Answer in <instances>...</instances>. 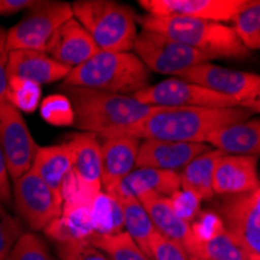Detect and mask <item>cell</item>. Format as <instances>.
Returning a JSON list of instances; mask_svg holds the SVG:
<instances>
[{
	"instance_id": "obj_1",
	"label": "cell",
	"mask_w": 260,
	"mask_h": 260,
	"mask_svg": "<svg viewBox=\"0 0 260 260\" xmlns=\"http://www.w3.org/2000/svg\"><path fill=\"white\" fill-rule=\"evenodd\" d=\"M75 112L74 126L99 139L125 136L131 128L162 108L144 105L133 95L83 87H61Z\"/></svg>"
},
{
	"instance_id": "obj_2",
	"label": "cell",
	"mask_w": 260,
	"mask_h": 260,
	"mask_svg": "<svg viewBox=\"0 0 260 260\" xmlns=\"http://www.w3.org/2000/svg\"><path fill=\"white\" fill-rule=\"evenodd\" d=\"M249 117L251 112L245 108H162L131 128L125 136L140 140L206 144L210 133L245 122Z\"/></svg>"
},
{
	"instance_id": "obj_3",
	"label": "cell",
	"mask_w": 260,
	"mask_h": 260,
	"mask_svg": "<svg viewBox=\"0 0 260 260\" xmlns=\"http://www.w3.org/2000/svg\"><path fill=\"white\" fill-rule=\"evenodd\" d=\"M137 25L172 38L210 59H246L251 52L228 23L176 17V16H137Z\"/></svg>"
},
{
	"instance_id": "obj_4",
	"label": "cell",
	"mask_w": 260,
	"mask_h": 260,
	"mask_svg": "<svg viewBox=\"0 0 260 260\" xmlns=\"http://www.w3.org/2000/svg\"><path fill=\"white\" fill-rule=\"evenodd\" d=\"M64 87L134 95L150 86V70L133 52H99L70 70Z\"/></svg>"
},
{
	"instance_id": "obj_5",
	"label": "cell",
	"mask_w": 260,
	"mask_h": 260,
	"mask_svg": "<svg viewBox=\"0 0 260 260\" xmlns=\"http://www.w3.org/2000/svg\"><path fill=\"white\" fill-rule=\"evenodd\" d=\"M74 17L102 52H131L137 38V14L114 0H77Z\"/></svg>"
},
{
	"instance_id": "obj_6",
	"label": "cell",
	"mask_w": 260,
	"mask_h": 260,
	"mask_svg": "<svg viewBox=\"0 0 260 260\" xmlns=\"http://www.w3.org/2000/svg\"><path fill=\"white\" fill-rule=\"evenodd\" d=\"M13 206L31 232H44L62 214V197L28 170L11 187Z\"/></svg>"
},
{
	"instance_id": "obj_7",
	"label": "cell",
	"mask_w": 260,
	"mask_h": 260,
	"mask_svg": "<svg viewBox=\"0 0 260 260\" xmlns=\"http://www.w3.org/2000/svg\"><path fill=\"white\" fill-rule=\"evenodd\" d=\"M74 17L72 4L39 2L7 31L8 52L45 50L47 42L64 22Z\"/></svg>"
},
{
	"instance_id": "obj_8",
	"label": "cell",
	"mask_w": 260,
	"mask_h": 260,
	"mask_svg": "<svg viewBox=\"0 0 260 260\" xmlns=\"http://www.w3.org/2000/svg\"><path fill=\"white\" fill-rule=\"evenodd\" d=\"M134 55L156 74L179 75L193 66L209 62L210 58L160 33L140 30L134 42Z\"/></svg>"
},
{
	"instance_id": "obj_9",
	"label": "cell",
	"mask_w": 260,
	"mask_h": 260,
	"mask_svg": "<svg viewBox=\"0 0 260 260\" xmlns=\"http://www.w3.org/2000/svg\"><path fill=\"white\" fill-rule=\"evenodd\" d=\"M133 97L140 103L157 108H242L239 100L220 95L179 78H169L157 84H150Z\"/></svg>"
},
{
	"instance_id": "obj_10",
	"label": "cell",
	"mask_w": 260,
	"mask_h": 260,
	"mask_svg": "<svg viewBox=\"0 0 260 260\" xmlns=\"http://www.w3.org/2000/svg\"><path fill=\"white\" fill-rule=\"evenodd\" d=\"M175 78L190 81L220 95L239 100L240 106L260 97V75L221 67L210 61L187 69Z\"/></svg>"
},
{
	"instance_id": "obj_11",
	"label": "cell",
	"mask_w": 260,
	"mask_h": 260,
	"mask_svg": "<svg viewBox=\"0 0 260 260\" xmlns=\"http://www.w3.org/2000/svg\"><path fill=\"white\" fill-rule=\"evenodd\" d=\"M0 148L11 181L19 179L31 169L35 154L39 148L23 120L22 112L7 100L0 102Z\"/></svg>"
},
{
	"instance_id": "obj_12",
	"label": "cell",
	"mask_w": 260,
	"mask_h": 260,
	"mask_svg": "<svg viewBox=\"0 0 260 260\" xmlns=\"http://www.w3.org/2000/svg\"><path fill=\"white\" fill-rule=\"evenodd\" d=\"M218 214L237 242L249 254L260 255V187L245 195L226 197Z\"/></svg>"
},
{
	"instance_id": "obj_13",
	"label": "cell",
	"mask_w": 260,
	"mask_h": 260,
	"mask_svg": "<svg viewBox=\"0 0 260 260\" xmlns=\"http://www.w3.org/2000/svg\"><path fill=\"white\" fill-rule=\"evenodd\" d=\"M248 0H139L151 16H176L226 23L232 22Z\"/></svg>"
},
{
	"instance_id": "obj_14",
	"label": "cell",
	"mask_w": 260,
	"mask_h": 260,
	"mask_svg": "<svg viewBox=\"0 0 260 260\" xmlns=\"http://www.w3.org/2000/svg\"><path fill=\"white\" fill-rule=\"evenodd\" d=\"M44 52L61 66L72 70L84 64L100 50L84 27L72 17L53 33Z\"/></svg>"
},
{
	"instance_id": "obj_15",
	"label": "cell",
	"mask_w": 260,
	"mask_h": 260,
	"mask_svg": "<svg viewBox=\"0 0 260 260\" xmlns=\"http://www.w3.org/2000/svg\"><path fill=\"white\" fill-rule=\"evenodd\" d=\"M212 147L207 144H188L170 140H140L137 153V167H151L181 173L195 157Z\"/></svg>"
},
{
	"instance_id": "obj_16",
	"label": "cell",
	"mask_w": 260,
	"mask_h": 260,
	"mask_svg": "<svg viewBox=\"0 0 260 260\" xmlns=\"http://www.w3.org/2000/svg\"><path fill=\"white\" fill-rule=\"evenodd\" d=\"M258 157L221 154L214 172V193L220 197H237L254 192L260 187Z\"/></svg>"
},
{
	"instance_id": "obj_17",
	"label": "cell",
	"mask_w": 260,
	"mask_h": 260,
	"mask_svg": "<svg viewBox=\"0 0 260 260\" xmlns=\"http://www.w3.org/2000/svg\"><path fill=\"white\" fill-rule=\"evenodd\" d=\"M140 139L133 136H114L100 139L102 187L108 193L119 185L136 167Z\"/></svg>"
},
{
	"instance_id": "obj_18",
	"label": "cell",
	"mask_w": 260,
	"mask_h": 260,
	"mask_svg": "<svg viewBox=\"0 0 260 260\" xmlns=\"http://www.w3.org/2000/svg\"><path fill=\"white\" fill-rule=\"evenodd\" d=\"M181 188V178L176 172H167L151 167H136L119 185L106 195L112 198L172 197Z\"/></svg>"
},
{
	"instance_id": "obj_19",
	"label": "cell",
	"mask_w": 260,
	"mask_h": 260,
	"mask_svg": "<svg viewBox=\"0 0 260 260\" xmlns=\"http://www.w3.org/2000/svg\"><path fill=\"white\" fill-rule=\"evenodd\" d=\"M69 74L70 69L52 59L44 50H14L8 55V80H27L42 86L64 81Z\"/></svg>"
},
{
	"instance_id": "obj_20",
	"label": "cell",
	"mask_w": 260,
	"mask_h": 260,
	"mask_svg": "<svg viewBox=\"0 0 260 260\" xmlns=\"http://www.w3.org/2000/svg\"><path fill=\"white\" fill-rule=\"evenodd\" d=\"M206 144L224 154L260 157V119H248L210 133Z\"/></svg>"
},
{
	"instance_id": "obj_21",
	"label": "cell",
	"mask_w": 260,
	"mask_h": 260,
	"mask_svg": "<svg viewBox=\"0 0 260 260\" xmlns=\"http://www.w3.org/2000/svg\"><path fill=\"white\" fill-rule=\"evenodd\" d=\"M72 165L74 147L69 140H66L62 144L39 147L30 170L35 172L55 192L61 193L66 179L72 172Z\"/></svg>"
},
{
	"instance_id": "obj_22",
	"label": "cell",
	"mask_w": 260,
	"mask_h": 260,
	"mask_svg": "<svg viewBox=\"0 0 260 260\" xmlns=\"http://www.w3.org/2000/svg\"><path fill=\"white\" fill-rule=\"evenodd\" d=\"M150 215L156 231L165 237L181 243L185 251L193 240L192 223L182 220L172 206L169 197H147L139 200Z\"/></svg>"
},
{
	"instance_id": "obj_23",
	"label": "cell",
	"mask_w": 260,
	"mask_h": 260,
	"mask_svg": "<svg viewBox=\"0 0 260 260\" xmlns=\"http://www.w3.org/2000/svg\"><path fill=\"white\" fill-rule=\"evenodd\" d=\"M221 154V151L210 148L206 153L195 157L179 173L181 188L193 192L201 200L214 198V172Z\"/></svg>"
},
{
	"instance_id": "obj_24",
	"label": "cell",
	"mask_w": 260,
	"mask_h": 260,
	"mask_svg": "<svg viewBox=\"0 0 260 260\" xmlns=\"http://www.w3.org/2000/svg\"><path fill=\"white\" fill-rule=\"evenodd\" d=\"M123 214V231L134 240V243L150 255L151 240L156 235V228L147 214L145 207L136 198H115Z\"/></svg>"
},
{
	"instance_id": "obj_25",
	"label": "cell",
	"mask_w": 260,
	"mask_h": 260,
	"mask_svg": "<svg viewBox=\"0 0 260 260\" xmlns=\"http://www.w3.org/2000/svg\"><path fill=\"white\" fill-rule=\"evenodd\" d=\"M187 254L204 260H249V252L228 229L210 240L193 239Z\"/></svg>"
},
{
	"instance_id": "obj_26",
	"label": "cell",
	"mask_w": 260,
	"mask_h": 260,
	"mask_svg": "<svg viewBox=\"0 0 260 260\" xmlns=\"http://www.w3.org/2000/svg\"><path fill=\"white\" fill-rule=\"evenodd\" d=\"M89 243L102 249L111 260H153L125 231L111 235H93Z\"/></svg>"
},
{
	"instance_id": "obj_27",
	"label": "cell",
	"mask_w": 260,
	"mask_h": 260,
	"mask_svg": "<svg viewBox=\"0 0 260 260\" xmlns=\"http://www.w3.org/2000/svg\"><path fill=\"white\" fill-rule=\"evenodd\" d=\"M231 23L232 30L249 52L260 50V0H248L246 7Z\"/></svg>"
},
{
	"instance_id": "obj_28",
	"label": "cell",
	"mask_w": 260,
	"mask_h": 260,
	"mask_svg": "<svg viewBox=\"0 0 260 260\" xmlns=\"http://www.w3.org/2000/svg\"><path fill=\"white\" fill-rule=\"evenodd\" d=\"M5 100L19 112L31 114L41 105V86L27 80L10 78L7 84Z\"/></svg>"
},
{
	"instance_id": "obj_29",
	"label": "cell",
	"mask_w": 260,
	"mask_h": 260,
	"mask_svg": "<svg viewBox=\"0 0 260 260\" xmlns=\"http://www.w3.org/2000/svg\"><path fill=\"white\" fill-rule=\"evenodd\" d=\"M39 112L42 119L53 126H74L75 123L72 103L64 93H52L41 100Z\"/></svg>"
},
{
	"instance_id": "obj_30",
	"label": "cell",
	"mask_w": 260,
	"mask_h": 260,
	"mask_svg": "<svg viewBox=\"0 0 260 260\" xmlns=\"http://www.w3.org/2000/svg\"><path fill=\"white\" fill-rule=\"evenodd\" d=\"M7 260H53V257L44 239H41L36 232L28 231L19 237Z\"/></svg>"
},
{
	"instance_id": "obj_31",
	"label": "cell",
	"mask_w": 260,
	"mask_h": 260,
	"mask_svg": "<svg viewBox=\"0 0 260 260\" xmlns=\"http://www.w3.org/2000/svg\"><path fill=\"white\" fill-rule=\"evenodd\" d=\"M56 252L61 260H111L102 249L86 240L56 242Z\"/></svg>"
},
{
	"instance_id": "obj_32",
	"label": "cell",
	"mask_w": 260,
	"mask_h": 260,
	"mask_svg": "<svg viewBox=\"0 0 260 260\" xmlns=\"http://www.w3.org/2000/svg\"><path fill=\"white\" fill-rule=\"evenodd\" d=\"M23 234L17 218L11 217L7 206L0 201V260H7L10 251Z\"/></svg>"
},
{
	"instance_id": "obj_33",
	"label": "cell",
	"mask_w": 260,
	"mask_h": 260,
	"mask_svg": "<svg viewBox=\"0 0 260 260\" xmlns=\"http://www.w3.org/2000/svg\"><path fill=\"white\" fill-rule=\"evenodd\" d=\"M150 257L153 260H190L185 248L181 243L165 237L159 232H156L151 240Z\"/></svg>"
},
{
	"instance_id": "obj_34",
	"label": "cell",
	"mask_w": 260,
	"mask_h": 260,
	"mask_svg": "<svg viewBox=\"0 0 260 260\" xmlns=\"http://www.w3.org/2000/svg\"><path fill=\"white\" fill-rule=\"evenodd\" d=\"M224 229L220 214L215 212H200V215L192 221V234L197 240H210L220 235Z\"/></svg>"
},
{
	"instance_id": "obj_35",
	"label": "cell",
	"mask_w": 260,
	"mask_h": 260,
	"mask_svg": "<svg viewBox=\"0 0 260 260\" xmlns=\"http://www.w3.org/2000/svg\"><path fill=\"white\" fill-rule=\"evenodd\" d=\"M170 201H172V206L175 209L176 214L188 221L192 223L201 212V198L197 197L193 192H188V190H184V188H179L178 192H175L172 197H169Z\"/></svg>"
},
{
	"instance_id": "obj_36",
	"label": "cell",
	"mask_w": 260,
	"mask_h": 260,
	"mask_svg": "<svg viewBox=\"0 0 260 260\" xmlns=\"http://www.w3.org/2000/svg\"><path fill=\"white\" fill-rule=\"evenodd\" d=\"M8 47H7V30L0 27V102L7 99V84H8Z\"/></svg>"
},
{
	"instance_id": "obj_37",
	"label": "cell",
	"mask_w": 260,
	"mask_h": 260,
	"mask_svg": "<svg viewBox=\"0 0 260 260\" xmlns=\"http://www.w3.org/2000/svg\"><path fill=\"white\" fill-rule=\"evenodd\" d=\"M0 201L5 206H13V195H11V179L7 170V164L4 159L2 148H0Z\"/></svg>"
},
{
	"instance_id": "obj_38",
	"label": "cell",
	"mask_w": 260,
	"mask_h": 260,
	"mask_svg": "<svg viewBox=\"0 0 260 260\" xmlns=\"http://www.w3.org/2000/svg\"><path fill=\"white\" fill-rule=\"evenodd\" d=\"M39 2L36 0H0V14L11 16L19 11H27L36 7Z\"/></svg>"
},
{
	"instance_id": "obj_39",
	"label": "cell",
	"mask_w": 260,
	"mask_h": 260,
	"mask_svg": "<svg viewBox=\"0 0 260 260\" xmlns=\"http://www.w3.org/2000/svg\"><path fill=\"white\" fill-rule=\"evenodd\" d=\"M242 108L248 109L251 114L255 112V114H260V97H257L255 100H251V102H246Z\"/></svg>"
},
{
	"instance_id": "obj_40",
	"label": "cell",
	"mask_w": 260,
	"mask_h": 260,
	"mask_svg": "<svg viewBox=\"0 0 260 260\" xmlns=\"http://www.w3.org/2000/svg\"><path fill=\"white\" fill-rule=\"evenodd\" d=\"M249 260H260V255H255V254H249Z\"/></svg>"
},
{
	"instance_id": "obj_41",
	"label": "cell",
	"mask_w": 260,
	"mask_h": 260,
	"mask_svg": "<svg viewBox=\"0 0 260 260\" xmlns=\"http://www.w3.org/2000/svg\"><path fill=\"white\" fill-rule=\"evenodd\" d=\"M190 257V260H204V258H198V257H192V255H188Z\"/></svg>"
}]
</instances>
